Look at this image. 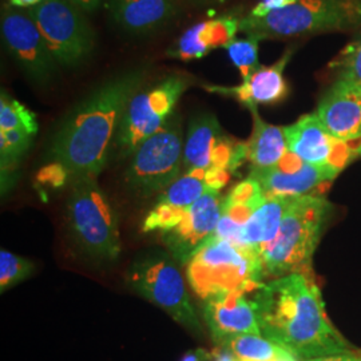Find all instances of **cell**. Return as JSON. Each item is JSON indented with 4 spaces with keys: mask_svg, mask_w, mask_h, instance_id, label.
Returning <instances> with one entry per match:
<instances>
[{
    "mask_svg": "<svg viewBox=\"0 0 361 361\" xmlns=\"http://www.w3.org/2000/svg\"><path fill=\"white\" fill-rule=\"evenodd\" d=\"M329 68L338 79L361 85V28L355 38L337 54Z\"/></svg>",
    "mask_w": 361,
    "mask_h": 361,
    "instance_id": "4316f807",
    "label": "cell"
},
{
    "mask_svg": "<svg viewBox=\"0 0 361 361\" xmlns=\"http://www.w3.org/2000/svg\"><path fill=\"white\" fill-rule=\"evenodd\" d=\"M284 134L288 150L313 166L341 171L357 155L352 145L338 141L328 133L316 113L285 126Z\"/></svg>",
    "mask_w": 361,
    "mask_h": 361,
    "instance_id": "9a60e30c",
    "label": "cell"
},
{
    "mask_svg": "<svg viewBox=\"0 0 361 361\" xmlns=\"http://www.w3.org/2000/svg\"><path fill=\"white\" fill-rule=\"evenodd\" d=\"M265 201L267 197L262 193L257 180L247 177L235 185L224 200L219 225L210 238L225 240L240 246L241 233L247 219Z\"/></svg>",
    "mask_w": 361,
    "mask_h": 361,
    "instance_id": "44dd1931",
    "label": "cell"
},
{
    "mask_svg": "<svg viewBox=\"0 0 361 361\" xmlns=\"http://www.w3.org/2000/svg\"><path fill=\"white\" fill-rule=\"evenodd\" d=\"M204 28H205V22L189 27L176 42V44L169 50V56L177 58L185 62L207 56V54L212 51V49L207 46V42L202 38Z\"/></svg>",
    "mask_w": 361,
    "mask_h": 361,
    "instance_id": "f1b7e54d",
    "label": "cell"
},
{
    "mask_svg": "<svg viewBox=\"0 0 361 361\" xmlns=\"http://www.w3.org/2000/svg\"><path fill=\"white\" fill-rule=\"evenodd\" d=\"M1 37L7 51L30 80L38 85L51 82L59 65L27 10L10 4L1 7Z\"/></svg>",
    "mask_w": 361,
    "mask_h": 361,
    "instance_id": "8fae6325",
    "label": "cell"
},
{
    "mask_svg": "<svg viewBox=\"0 0 361 361\" xmlns=\"http://www.w3.org/2000/svg\"><path fill=\"white\" fill-rule=\"evenodd\" d=\"M261 39L256 35H247L245 39H233L225 47L228 56L243 77V80L250 77L258 67V42Z\"/></svg>",
    "mask_w": 361,
    "mask_h": 361,
    "instance_id": "83f0119b",
    "label": "cell"
},
{
    "mask_svg": "<svg viewBox=\"0 0 361 361\" xmlns=\"http://www.w3.org/2000/svg\"><path fill=\"white\" fill-rule=\"evenodd\" d=\"M246 295L245 290H235L204 301L202 314L216 345L234 336L261 335L256 310Z\"/></svg>",
    "mask_w": 361,
    "mask_h": 361,
    "instance_id": "ac0fdd59",
    "label": "cell"
},
{
    "mask_svg": "<svg viewBox=\"0 0 361 361\" xmlns=\"http://www.w3.org/2000/svg\"><path fill=\"white\" fill-rule=\"evenodd\" d=\"M23 130L31 135L38 133L37 116L19 101L1 91L0 98V131Z\"/></svg>",
    "mask_w": 361,
    "mask_h": 361,
    "instance_id": "d4e9b609",
    "label": "cell"
},
{
    "mask_svg": "<svg viewBox=\"0 0 361 361\" xmlns=\"http://www.w3.org/2000/svg\"><path fill=\"white\" fill-rule=\"evenodd\" d=\"M247 159V143L228 137L213 114L194 116L183 146V170L221 169L234 173Z\"/></svg>",
    "mask_w": 361,
    "mask_h": 361,
    "instance_id": "4fadbf2b",
    "label": "cell"
},
{
    "mask_svg": "<svg viewBox=\"0 0 361 361\" xmlns=\"http://www.w3.org/2000/svg\"><path fill=\"white\" fill-rule=\"evenodd\" d=\"M240 20L241 19L234 15H222L217 19L205 20L202 38L212 50L226 47L233 39H235L237 31H240Z\"/></svg>",
    "mask_w": 361,
    "mask_h": 361,
    "instance_id": "4dcf8cb0",
    "label": "cell"
},
{
    "mask_svg": "<svg viewBox=\"0 0 361 361\" xmlns=\"http://www.w3.org/2000/svg\"><path fill=\"white\" fill-rule=\"evenodd\" d=\"M224 200L221 192H209L188 210L176 228L161 233L171 257L177 262L186 265L214 234L222 214Z\"/></svg>",
    "mask_w": 361,
    "mask_h": 361,
    "instance_id": "2e32d148",
    "label": "cell"
},
{
    "mask_svg": "<svg viewBox=\"0 0 361 361\" xmlns=\"http://www.w3.org/2000/svg\"><path fill=\"white\" fill-rule=\"evenodd\" d=\"M198 3H212V1H222V0H195Z\"/></svg>",
    "mask_w": 361,
    "mask_h": 361,
    "instance_id": "f35d334b",
    "label": "cell"
},
{
    "mask_svg": "<svg viewBox=\"0 0 361 361\" xmlns=\"http://www.w3.org/2000/svg\"><path fill=\"white\" fill-rule=\"evenodd\" d=\"M49 50L61 67L74 68L87 62L95 50L97 35L86 13L68 0H43L28 8Z\"/></svg>",
    "mask_w": 361,
    "mask_h": 361,
    "instance_id": "ba28073f",
    "label": "cell"
},
{
    "mask_svg": "<svg viewBox=\"0 0 361 361\" xmlns=\"http://www.w3.org/2000/svg\"><path fill=\"white\" fill-rule=\"evenodd\" d=\"M253 116V133L247 141V161L252 168L265 169L276 166L288 150L284 128L273 126L265 122L257 107L249 109Z\"/></svg>",
    "mask_w": 361,
    "mask_h": 361,
    "instance_id": "603a6c76",
    "label": "cell"
},
{
    "mask_svg": "<svg viewBox=\"0 0 361 361\" xmlns=\"http://www.w3.org/2000/svg\"><path fill=\"white\" fill-rule=\"evenodd\" d=\"M71 235L91 258L113 261L121 253L118 217L97 178L73 180L66 205Z\"/></svg>",
    "mask_w": 361,
    "mask_h": 361,
    "instance_id": "8992f818",
    "label": "cell"
},
{
    "mask_svg": "<svg viewBox=\"0 0 361 361\" xmlns=\"http://www.w3.org/2000/svg\"><path fill=\"white\" fill-rule=\"evenodd\" d=\"M301 361H361V355L360 353L356 355L353 352H347V353H337V355H329V356H322V357Z\"/></svg>",
    "mask_w": 361,
    "mask_h": 361,
    "instance_id": "d6a6232c",
    "label": "cell"
},
{
    "mask_svg": "<svg viewBox=\"0 0 361 361\" xmlns=\"http://www.w3.org/2000/svg\"><path fill=\"white\" fill-rule=\"evenodd\" d=\"M297 1L298 0H259L249 15L253 18H264L273 11L289 7Z\"/></svg>",
    "mask_w": 361,
    "mask_h": 361,
    "instance_id": "1f68e13d",
    "label": "cell"
},
{
    "mask_svg": "<svg viewBox=\"0 0 361 361\" xmlns=\"http://www.w3.org/2000/svg\"><path fill=\"white\" fill-rule=\"evenodd\" d=\"M68 1L73 3L80 11L89 15V13H95L104 0H68Z\"/></svg>",
    "mask_w": 361,
    "mask_h": 361,
    "instance_id": "836d02e7",
    "label": "cell"
},
{
    "mask_svg": "<svg viewBox=\"0 0 361 361\" xmlns=\"http://www.w3.org/2000/svg\"><path fill=\"white\" fill-rule=\"evenodd\" d=\"M340 171L305 164L288 152L284 158L271 168H252L249 177L257 180L267 198L295 200L305 195L324 194Z\"/></svg>",
    "mask_w": 361,
    "mask_h": 361,
    "instance_id": "5bb4252c",
    "label": "cell"
},
{
    "mask_svg": "<svg viewBox=\"0 0 361 361\" xmlns=\"http://www.w3.org/2000/svg\"><path fill=\"white\" fill-rule=\"evenodd\" d=\"M186 277L204 301L235 290L252 293L265 283L259 256L214 238H209L186 264Z\"/></svg>",
    "mask_w": 361,
    "mask_h": 361,
    "instance_id": "5b68a950",
    "label": "cell"
},
{
    "mask_svg": "<svg viewBox=\"0 0 361 361\" xmlns=\"http://www.w3.org/2000/svg\"><path fill=\"white\" fill-rule=\"evenodd\" d=\"M128 281L134 292L165 310L173 320L195 335L202 334V325L174 258L164 253L141 258L130 268Z\"/></svg>",
    "mask_w": 361,
    "mask_h": 361,
    "instance_id": "30bf717a",
    "label": "cell"
},
{
    "mask_svg": "<svg viewBox=\"0 0 361 361\" xmlns=\"http://www.w3.org/2000/svg\"><path fill=\"white\" fill-rule=\"evenodd\" d=\"M180 361H213V356L212 352H207V349H193L185 353Z\"/></svg>",
    "mask_w": 361,
    "mask_h": 361,
    "instance_id": "e575fe53",
    "label": "cell"
},
{
    "mask_svg": "<svg viewBox=\"0 0 361 361\" xmlns=\"http://www.w3.org/2000/svg\"><path fill=\"white\" fill-rule=\"evenodd\" d=\"M231 173L221 169H194L182 173L164 193L143 221V232L165 233L180 224L188 210L209 192H221Z\"/></svg>",
    "mask_w": 361,
    "mask_h": 361,
    "instance_id": "7c38bea8",
    "label": "cell"
},
{
    "mask_svg": "<svg viewBox=\"0 0 361 361\" xmlns=\"http://www.w3.org/2000/svg\"><path fill=\"white\" fill-rule=\"evenodd\" d=\"M146 67L110 78L66 116L52 137L49 164L61 185L97 178L104 171L130 99L141 90Z\"/></svg>",
    "mask_w": 361,
    "mask_h": 361,
    "instance_id": "6da1fadb",
    "label": "cell"
},
{
    "mask_svg": "<svg viewBox=\"0 0 361 361\" xmlns=\"http://www.w3.org/2000/svg\"><path fill=\"white\" fill-rule=\"evenodd\" d=\"M212 356H213V361H238L228 349L222 347H216V349L212 352Z\"/></svg>",
    "mask_w": 361,
    "mask_h": 361,
    "instance_id": "d590c367",
    "label": "cell"
},
{
    "mask_svg": "<svg viewBox=\"0 0 361 361\" xmlns=\"http://www.w3.org/2000/svg\"><path fill=\"white\" fill-rule=\"evenodd\" d=\"M32 138L34 135L23 130L0 131V161L3 178L16 169L20 158L30 149Z\"/></svg>",
    "mask_w": 361,
    "mask_h": 361,
    "instance_id": "484cf974",
    "label": "cell"
},
{
    "mask_svg": "<svg viewBox=\"0 0 361 361\" xmlns=\"http://www.w3.org/2000/svg\"><path fill=\"white\" fill-rule=\"evenodd\" d=\"M329 207L324 194L300 197L290 202L276 238L259 257L264 280L310 271L312 256L319 244Z\"/></svg>",
    "mask_w": 361,
    "mask_h": 361,
    "instance_id": "3957f363",
    "label": "cell"
},
{
    "mask_svg": "<svg viewBox=\"0 0 361 361\" xmlns=\"http://www.w3.org/2000/svg\"><path fill=\"white\" fill-rule=\"evenodd\" d=\"M189 85L188 78L174 74L133 95L116 131V146L121 155H133L168 122Z\"/></svg>",
    "mask_w": 361,
    "mask_h": 361,
    "instance_id": "9c48e42d",
    "label": "cell"
},
{
    "mask_svg": "<svg viewBox=\"0 0 361 361\" xmlns=\"http://www.w3.org/2000/svg\"><path fill=\"white\" fill-rule=\"evenodd\" d=\"M355 28H361V0H298L264 18L247 15L240 20V31L261 40Z\"/></svg>",
    "mask_w": 361,
    "mask_h": 361,
    "instance_id": "277c9868",
    "label": "cell"
},
{
    "mask_svg": "<svg viewBox=\"0 0 361 361\" xmlns=\"http://www.w3.org/2000/svg\"><path fill=\"white\" fill-rule=\"evenodd\" d=\"M292 201L293 200L285 198H267L247 219L241 233L240 246L261 257L265 247L276 238L285 212Z\"/></svg>",
    "mask_w": 361,
    "mask_h": 361,
    "instance_id": "7402d4cb",
    "label": "cell"
},
{
    "mask_svg": "<svg viewBox=\"0 0 361 361\" xmlns=\"http://www.w3.org/2000/svg\"><path fill=\"white\" fill-rule=\"evenodd\" d=\"M42 1L43 0H8V4L13 6L15 8L28 10V8H32V7L38 6Z\"/></svg>",
    "mask_w": 361,
    "mask_h": 361,
    "instance_id": "8d00e7d4",
    "label": "cell"
},
{
    "mask_svg": "<svg viewBox=\"0 0 361 361\" xmlns=\"http://www.w3.org/2000/svg\"><path fill=\"white\" fill-rule=\"evenodd\" d=\"M116 26L131 35H147L164 28L176 16L174 0H109Z\"/></svg>",
    "mask_w": 361,
    "mask_h": 361,
    "instance_id": "ffe728a7",
    "label": "cell"
},
{
    "mask_svg": "<svg viewBox=\"0 0 361 361\" xmlns=\"http://www.w3.org/2000/svg\"><path fill=\"white\" fill-rule=\"evenodd\" d=\"M183 146L180 116L174 113L131 155L125 177L128 185L143 197L164 193L182 174Z\"/></svg>",
    "mask_w": 361,
    "mask_h": 361,
    "instance_id": "52a82bcc",
    "label": "cell"
},
{
    "mask_svg": "<svg viewBox=\"0 0 361 361\" xmlns=\"http://www.w3.org/2000/svg\"><path fill=\"white\" fill-rule=\"evenodd\" d=\"M293 49H289L284 55L271 66H259L257 70L243 80L238 86H204L209 92L225 97H232L247 109L257 107L258 104H274L284 101L289 87L285 80V67L290 62Z\"/></svg>",
    "mask_w": 361,
    "mask_h": 361,
    "instance_id": "d6986e66",
    "label": "cell"
},
{
    "mask_svg": "<svg viewBox=\"0 0 361 361\" xmlns=\"http://www.w3.org/2000/svg\"><path fill=\"white\" fill-rule=\"evenodd\" d=\"M228 349L240 361H268L274 359L281 348L262 335L234 336L216 345Z\"/></svg>",
    "mask_w": 361,
    "mask_h": 361,
    "instance_id": "cb8c5ba5",
    "label": "cell"
},
{
    "mask_svg": "<svg viewBox=\"0 0 361 361\" xmlns=\"http://www.w3.org/2000/svg\"><path fill=\"white\" fill-rule=\"evenodd\" d=\"M253 293L261 335L297 360L353 352L326 316L312 271L265 281Z\"/></svg>",
    "mask_w": 361,
    "mask_h": 361,
    "instance_id": "7a4b0ae2",
    "label": "cell"
},
{
    "mask_svg": "<svg viewBox=\"0 0 361 361\" xmlns=\"http://www.w3.org/2000/svg\"><path fill=\"white\" fill-rule=\"evenodd\" d=\"M240 361V360H238ZM268 361H300L297 360L295 356H292L289 352H286L285 349L281 348V350L279 352V355L274 357V359H271V360Z\"/></svg>",
    "mask_w": 361,
    "mask_h": 361,
    "instance_id": "74e56055",
    "label": "cell"
},
{
    "mask_svg": "<svg viewBox=\"0 0 361 361\" xmlns=\"http://www.w3.org/2000/svg\"><path fill=\"white\" fill-rule=\"evenodd\" d=\"M316 116L343 142L361 141V85L338 79L319 102Z\"/></svg>",
    "mask_w": 361,
    "mask_h": 361,
    "instance_id": "e0dca14e",
    "label": "cell"
},
{
    "mask_svg": "<svg viewBox=\"0 0 361 361\" xmlns=\"http://www.w3.org/2000/svg\"><path fill=\"white\" fill-rule=\"evenodd\" d=\"M34 271V265L26 258L16 256L11 252H0V289L4 293L13 285L25 281Z\"/></svg>",
    "mask_w": 361,
    "mask_h": 361,
    "instance_id": "f546056e",
    "label": "cell"
}]
</instances>
